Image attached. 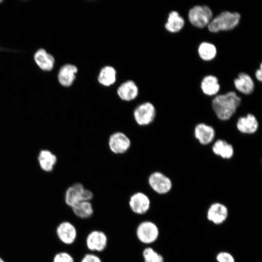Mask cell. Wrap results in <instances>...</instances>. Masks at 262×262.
Returning a JSON list of instances; mask_svg holds the SVG:
<instances>
[{
    "label": "cell",
    "mask_w": 262,
    "mask_h": 262,
    "mask_svg": "<svg viewBox=\"0 0 262 262\" xmlns=\"http://www.w3.org/2000/svg\"><path fill=\"white\" fill-rule=\"evenodd\" d=\"M195 138L202 145L210 144L214 140L215 132L213 127L205 123H199L194 129Z\"/></svg>",
    "instance_id": "5bb4252c"
},
{
    "label": "cell",
    "mask_w": 262,
    "mask_h": 262,
    "mask_svg": "<svg viewBox=\"0 0 262 262\" xmlns=\"http://www.w3.org/2000/svg\"><path fill=\"white\" fill-rule=\"evenodd\" d=\"M236 89L246 95L251 94L254 89V83L251 77L247 74L241 73L234 81Z\"/></svg>",
    "instance_id": "ac0fdd59"
},
{
    "label": "cell",
    "mask_w": 262,
    "mask_h": 262,
    "mask_svg": "<svg viewBox=\"0 0 262 262\" xmlns=\"http://www.w3.org/2000/svg\"><path fill=\"white\" fill-rule=\"evenodd\" d=\"M85 243L86 248L90 252H101L107 247L108 238L103 231L95 229L87 235Z\"/></svg>",
    "instance_id": "8992f818"
},
{
    "label": "cell",
    "mask_w": 262,
    "mask_h": 262,
    "mask_svg": "<svg viewBox=\"0 0 262 262\" xmlns=\"http://www.w3.org/2000/svg\"><path fill=\"white\" fill-rule=\"evenodd\" d=\"M160 235L158 226L154 222L146 220L140 222L135 229V235L139 242L150 245L157 241Z\"/></svg>",
    "instance_id": "3957f363"
},
{
    "label": "cell",
    "mask_w": 262,
    "mask_h": 262,
    "mask_svg": "<svg viewBox=\"0 0 262 262\" xmlns=\"http://www.w3.org/2000/svg\"><path fill=\"white\" fill-rule=\"evenodd\" d=\"M241 102V98L234 92L216 96L212 101V107L217 117L228 120L235 113Z\"/></svg>",
    "instance_id": "6da1fadb"
},
{
    "label": "cell",
    "mask_w": 262,
    "mask_h": 262,
    "mask_svg": "<svg viewBox=\"0 0 262 262\" xmlns=\"http://www.w3.org/2000/svg\"><path fill=\"white\" fill-rule=\"evenodd\" d=\"M156 116L154 106L149 102H146L137 106L133 112V117L136 123L140 126L150 124Z\"/></svg>",
    "instance_id": "52a82bcc"
},
{
    "label": "cell",
    "mask_w": 262,
    "mask_h": 262,
    "mask_svg": "<svg viewBox=\"0 0 262 262\" xmlns=\"http://www.w3.org/2000/svg\"><path fill=\"white\" fill-rule=\"evenodd\" d=\"M78 72L77 67L72 64H66L61 67L57 78L59 83L64 87L70 86L76 78Z\"/></svg>",
    "instance_id": "2e32d148"
},
{
    "label": "cell",
    "mask_w": 262,
    "mask_h": 262,
    "mask_svg": "<svg viewBox=\"0 0 262 262\" xmlns=\"http://www.w3.org/2000/svg\"><path fill=\"white\" fill-rule=\"evenodd\" d=\"M148 183L153 191L160 195L168 193L172 187L170 178L159 171L154 172L149 176Z\"/></svg>",
    "instance_id": "9c48e42d"
},
{
    "label": "cell",
    "mask_w": 262,
    "mask_h": 262,
    "mask_svg": "<svg viewBox=\"0 0 262 262\" xmlns=\"http://www.w3.org/2000/svg\"><path fill=\"white\" fill-rule=\"evenodd\" d=\"M217 262H235L233 256L227 251H221L216 256Z\"/></svg>",
    "instance_id": "83f0119b"
},
{
    "label": "cell",
    "mask_w": 262,
    "mask_h": 262,
    "mask_svg": "<svg viewBox=\"0 0 262 262\" xmlns=\"http://www.w3.org/2000/svg\"><path fill=\"white\" fill-rule=\"evenodd\" d=\"M131 144L129 137L121 131L114 132L108 139L109 148L115 154H122L126 153L131 147Z\"/></svg>",
    "instance_id": "30bf717a"
},
{
    "label": "cell",
    "mask_w": 262,
    "mask_h": 262,
    "mask_svg": "<svg viewBox=\"0 0 262 262\" xmlns=\"http://www.w3.org/2000/svg\"><path fill=\"white\" fill-rule=\"evenodd\" d=\"M131 211L137 215L146 214L150 210L151 201L148 196L142 192H137L132 194L128 201Z\"/></svg>",
    "instance_id": "ba28073f"
},
{
    "label": "cell",
    "mask_w": 262,
    "mask_h": 262,
    "mask_svg": "<svg viewBox=\"0 0 262 262\" xmlns=\"http://www.w3.org/2000/svg\"><path fill=\"white\" fill-rule=\"evenodd\" d=\"M71 209L75 216L82 219L91 217L94 213L93 206L91 202L88 201L80 202Z\"/></svg>",
    "instance_id": "44dd1931"
},
{
    "label": "cell",
    "mask_w": 262,
    "mask_h": 262,
    "mask_svg": "<svg viewBox=\"0 0 262 262\" xmlns=\"http://www.w3.org/2000/svg\"><path fill=\"white\" fill-rule=\"evenodd\" d=\"M38 161L40 168L45 171H51L57 162V157L47 149L41 150L38 154Z\"/></svg>",
    "instance_id": "d6986e66"
},
{
    "label": "cell",
    "mask_w": 262,
    "mask_h": 262,
    "mask_svg": "<svg viewBox=\"0 0 262 262\" xmlns=\"http://www.w3.org/2000/svg\"><path fill=\"white\" fill-rule=\"evenodd\" d=\"M240 18L237 12H223L212 19L208 25V29L213 33L232 30L238 24Z\"/></svg>",
    "instance_id": "7a4b0ae2"
},
{
    "label": "cell",
    "mask_w": 262,
    "mask_h": 262,
    "mask_svg": "<svg viewBox=\"0 0 262 262\" xmlns=\"http://www.w3.org/2000/svg\"><path fill=\"white\" fill-rule=\"evenodd\" d=\"M255 76L256 78L260 82L262 80V64L260 65V69H258L255 73Z\"/></svg>",
    "instance_id": "f546056e"
},
{
    "label": "cell",
    "mask_w": 262,
    "mask_h": 262,
    "mask_svg": "<svg viewBox=\"0 0 262 262\" xmlns=\"http://www.w3.org/2000/svg\"><path fill=\"white\" fill-rule=\"evenodd\" d=\"M213 152L216 155L226 159H230L234 154L233 146L225 140L218 139L212 147Z\"/></svg>",
    "instance_id": "ffe728a7"
},
{
    "label": "cell",
    "mask_w": 262,
    "mask_h": 262,
    "mask_svg": "<svg viewBox=\"0 0 262 262\" xmlns=\"http://www.w3.org/2000/svg\"><path fill=\"white\" fill-rule=\"evenodd\" d=\"M116 72L111 66H105L99 72L98 79V82L106 86L113 84L116 80Z\"/></svg>",
    "instance_id": "cb8c5ba5"
},
{
    "label": "cell",
    "mask_w": 262,
    "mask_h": 262,
    "mask_svg": "<svg viewBox=\"0 0 262 262\" xmlns=\"http://www.w3.org/2000/svg\"><path fill=\"white\" fill-rule=\"evenodd\" d=\"M6 50H7V49H5L2 48L0 47V51H3V50H4V51L6 50Z\"/></svg>",
    "instance_id": "4dcf8cb0"
},
{
    "label": "cell",
    "mask_w": 262,
    "mask_h": 262,
    "mask_svg": "<svg viewBox=\"0 0 262 262\" xmlns=\"http://www.w3.org/2000/svg\"><path fill=\"white\" fill-rule=\"evenodd\" d=\"M144 262H164V257L153 247L147 246L142 251Z\"/></svg>",
    "instance_id": "484cf974"
},
{
    "label": "cell",
    "mask_w": 262,
    "mask_h": 262,
    "mask_svg": "<svg viewBox=\"0 0 262 262\" xmlns=\"http://www.w3.org/2000/svg\"><path fill=\"white\" fill-rule=\"evenodd\" d=\"M56 235L64 244L71 245L76 240L78 232L76 227L70 222L65 221L57 227Z\"/></svg>",
    "instance_id": "8fae6325"
},
{
    "label": "cell",
    "mask_w": 262,
    "mask_h": 262,
    "mask_svg": "<svg viewBox=\"0 0 262 262\" xmlns=\"http://www.w3.org/2000/svg\"><path fill=\"white\" fill-rule=\"evenodd\" d=\"M237 130L242 133L251 134L257 131L259 122L256 116L252 114L240 117L236 123Z\"/></svg>",
    "instance_id": "9a60e30c"
},
{
    "label": "cell",
    "mask_w": 262,
    "mask_h": 262,
    "mask_svg": "<svg viewBox=\"0 0 262 262\" xmlns=\"http://www.w3.org/2000/svg\"><path fill=\"white\" fill-rule=\"evenodd\" d=\"M53 262H74V259L69 253L63 251L54 256Z\"/></svg>",
    "instance_id": "4316f807"
},
{
    "label": "cell",
    "mask_w": 262,
    "mask_h": 262,
    "mask_svg": "<svg viewBox=\"0 0 262 262\" xmlns=\"http://www.w3.org/2000/svg\"><path fill=\"white\" fill-rule=\"evenodd\" d=\"M198 52L201 59L205 61H210L215 57L216 49L213 44L203 42L198 47Z\"/></svg>",
    "instance_id": "d4e9b609"
},
{
    "label": "cell",
    "mask_w": 262,
    "mask_h": 262,
    "mask_svg": "<svg viewBox=\"0 0 262 262\" xmlns=\"http://www.w3.org/2000/svg\"><path fill=\"white\" fill-rule=\"evenodd\" d=\"M92 192L84 187L80 182H77L70 186L66 189L65 195L66 204L71 208L80 202L91 201L93 198Z\"/></svg>",
    "instance_id": "277c9868"
},
{
    "label": "cell",
    "mask_w": 262,
    "mask_h": 262,
    "mask_svg": "<svg viewBox=\"0 0 262 262\" xmlns=\"http://www.w3.org/2000/svg\"><path fill=\"white\" fill-rule=\"evenodd\" d=\"M118 97L123 100L130 101L138 96V88L132 81H127L122 83L117 90Z\"/></svg>",
    "instance_id": "e0dca14e"
},
{
    "label": "cell",
    "mask_w": 262,
    "mask_h": 262,
    "mask_svg": "<svg viewBox=\"0 0 262 262\" xmlns=\"http://www.w3.org/2000/svg\"><path fill=\"white\" fill-rule=\"evenodd\" d=\"M229 216V210L224 204L216 202L212 203L206 213L207 219L213 224L219 225L224 223Z\"/></svg>",
    "instance_id": "7c38bea8"
},
{
    "label": "cell",
    "mask_w": 262,
    "mask_h": 262,
    "mask_svg": "<svg viewBox=\"0 0 262 262\" xmlns=\"http://www.w3.org/2000/svg\"><path fill=\"white\" fill-rule=\"evenodd\" d=\"M33 60L37 66L43 71H51L54 67V57L44 49L36 50L33 55Z\"/></svg>",
    "instance_id": "4fadbf2b"
},
{
    "label": "cell",
    "mask_w": 262,
    "mask_h": 262,
    "mask_svg": "<svg viewBox=\"0 0 262 262\" xmlns=\"http://www.w3.org/2000/svg\"><path fill=\"white\" fill-rule=\"evenodd\" d=\"M211 9L206 5H196L192 8L188 13V19L194 26L203 28L207 26L212 19Z\"/></svg>",
    "instance_id": "5b68a950"
},
{
    "label": "cell",
    "mask_w": 262,
    "mask_h": 262,
    "mask_svg": "<svg viewBox=\"0 0 262 262\" xmlns=\"http://www.w3.org/2000/svg\"><path fill=\"white\" fill-rule=\"evenodd\" d=\"M203 92L208 96L216 95L220 89V85L217 78L213 75L205 77L201 83Z\"/></svg>",
    "instance_id": "7402d4cb"
},
{
    "label": "cell",
    "mask_w": 262,
    "mask_h": 262,
    "mask_svg": "<svg viewBox=\"0 0 262 262\" xmlns=\"http://www.w3.org/2000/svg\"><path fill=\"white\" fill-rule=\"evenodd\" d=\"M184 25V19L176 11L171 12L165 24L166 29L171 33H177L181 30Z\"/></svg>",
    "instance_id": "603a6c76"
},
{
    "label": "cell",
    "mask_w": 262,
    "mask_h": 262,
    "mask_svg": "<svg viewBox=\"0 0 262 262\" xmlns=\"http://www.w3.org/2000/svg\"><path fill=\"white\" fill-rule=\"evenodd\" d=\"M80 262H103L101 259L95 253H88L81 259Z\"/></svg>",
    "instance_id": "f1b7e54d"
},
{
    "label": "cell",
    "mask_w": 262,
    "mask_h": 262,
    "mask_svg": "<svg viewBox=\"0 0 262 262\" xmlns=\"http://www.w3.org/2000/svg\"><path fill=\"white\" fill-rule=\"evenodd\" d=\"M0 262H5L4 260L0 257Z\"/></svg>",
    "instance_id": "1f68e13d"
},
{
    "label": "cell",
    "mask_w": 262,
    "mask_h": 262,
    "mask_svg": "<svg viewBox=\"0 0 262 262\" xmlns=\"http://www.w3.org/2000/svg\"><path fill=\"white\" fill-rule=\"evenodd\" d=\"M3 2V0H0V4H1Z\"/></svg>",
    "instance_id": "d6a6232c"
}]
</instances>
